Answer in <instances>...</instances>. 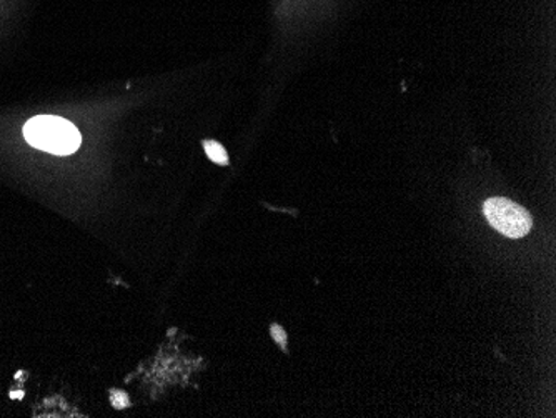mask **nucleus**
Listing matches in <instances>:
<instances>
[{
    "instance_id": "f257e3e1",
    "label": "nucleus",
    "mask_w": 556,
    "mask_h": 418,
    "mask_svg": "<svg viewBox=\"0 0 556 418\" xmlns=\"http://www.w3.org/2000/svg\"><path fill=\"white\" fill-rule=\"evenodd\" d=\"M24 136L30 145L54 155L74 154L83 142L79 130L65 118L39 115L24 127Z\"/></svg>"
},
{
    "instance_id": "20e7f679",
    "label": "nucleus",
    "mask_w": 556,
    "mask_h": 418,
    "mask_svg": "<svg viewBox=\"0 0 556 418\" xmlns=\"http://www.w3.org/2000/svg\"><path fill=\"white\" fill-rule=\"evenodd\" d=\"M271 335H274V339L277 340V342L280 343V345H282V347H286L287 337H286V332H283L282 327H278V326L271 327Z\"/></svg>"
},
{
    "instance_id": "39448f33",
    "label": "nucleus",
    "mask_w": 556,
    "mask_h": 418,
    "mask_svg": "<svg viewBox=\"0 0 556 418\" xmlns=\"http://www.w3.org/2000/svg\"><path fill=\"white\" fill-rule=\"evenodd\" d=\"M12 397L21 398L22 397V392H18V393L12 392Z\"/></svg>"
},
{
    "instance_id": "f03ea898",
    "label": "nucleus",
    "mask_w": 556,
    "mask_h": 418,
    "mask_svg": "<svg viewBox=\"0 0 556 418\" xmlns=\"http://www.w3.org/2000/svg\"><path fill=\"white\" fill-rule=\"evenodd\" d=\"M483 214L493 229L498 230L505 237L510 239H521L527 236L533 227V218L527 208L515 202L503 199V197H495L489 199L483 205Z\"/></svg>"
},
{
    "instance_id": "7ed1b4c3",
    "label": "nucleus",
    "mask_w": 556,
    "mask_h": 418,
    "mask_svg": "<svg viewBox=\"0 0 556 418\" xmlns=\"http://www.w3.org/2000/svg\"><path fill=\"white\" fill-rule=\"evenodd\" d=\"M204 149L207 152L208 159L215 162V164H229V155H227V151H225L220 143L215 142V140H207V142H204Z\"/></svg>"
}]
</instances>
